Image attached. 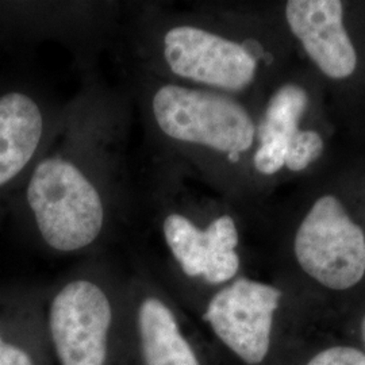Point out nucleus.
Wrapping results in <instances>:
<instances>
[{
	"label": "nucleus",
	"mask_w": 365,
	"mask_h": 365,
	"mask_svg": "<svg viewBox=\"0 0 365 365\" xmlns=\"http://www.w3.org/2000/svg\"><path fill=\"white\" fill-rule=\"evenodd\" d=\"M133 108L130 92L110 87L96 69L81 73V87L11 205L53 252L92 248L131 215Z\"/></svg>",
	"instance_id": "1"
},
{
	"label": "nucleus",
	"mask_w": 365,
	"mask_h": 365,
	"mask_svg": "<svg viewBox=\"0 0 365 365\" xmlns=\"http://www.w3.org/2000/svg\"><path fill=\"white\" fill-rule=\"evenodd\" d=\"M119 36L131 71L232 96L255 83L264 56L257 39L229 37L160 3L135 4Z\"/></svg>",
	"instance_id": "2"
},
{
	"label": "nucleus",
	"mask_w": 365,
	"mask_h": 365,
	"mask_svg": "<svg viewBox=\"0 0 365 365\" xmlns=\"http://www.w3.org/2000/svg\"><path fill=\"white\" fill-rule=\"evenodd\" d=\"M129 92L153 156L182 165L212 156L238 167L256 144V122L235 96L137 71Z\"/></svg>",
	"instance_id": "3"
},
{
	"label": "nucleus",
	"mask_w": 365,
	"mask_h": 365,
	"mask_svg": "<svg viewBox=\"0 0 365 365\" xmlns=\"http://www.w3.org/2000/svg\"><path fill=\"white\" fill-rule=\"evenodd\" d=\"M133 211L150 217L184 276L218 286L238 274L237 222L226 212L205 225L196 221L182 197L178 168L170 160L150 155L144 179L135 184Z\"/></svg>",
	"instance_id": "4"
},
{
	"label": "nucleus",
	"mask_w": 365,
	"mask_h": 365,
	"mask_svg": "<svg viewBox=\"0 0 365 365\" xmlns=\"http://www.w3.org/2000/svg\"><path fill=\"white\" fill-rule=\"evenodd\" d=\"M57 103L26 86L0 91V215L11 210L14 199L64 115Z\"/></svg>",
	"instance_id": "5"
},
{
	"label": "nucleus",
	"mask_w": 365,
	"mask_h": 365,
	"mask_svg": "<svg viewBox=\"0 0 365 365\" xmlns=\"http://www.w3.org/2000/svg\"><path fill=\"white\" fill-rule=\"evenodd\" d=\"M295 255L318 283L333 289L356 286L365 272V237L337 197H319L300 223Z\"/></svg>",
	"instance_id": "6"
},
{
	"label": "nucleus",
	"mask_w": 365,
	"mask_h": 365,
	"mask_svg": "<svg viewBox=\"0 0 365 365\" xmlns=\"http://www.w3.org/2000/svg\"><path fill=\"white\" fill-rule=\"evenodd\" d=\"M113 303L90 277L69 280L53 297L49 327L61 365H103Z\"/></svg>",
	"instance_id": "7"
},
{
	"label": "nucleus",
	"mask_w": 365,
	"mask_h": 365,
	"mask_svg": "<svg viewBox=\"0 0 365 365\" xmlns=\"http://www.w3.org/2000/svg\"><path fill=\"white\" fill-rule=\"evenodd\" d=\"M280 297V291L269 284L240 277L210 299L205 319L238 357L260 364L269 351Z\"/></svg>",
	"instance_id": "8"
},
{
	"label": "nucleus",
	"mask_w": 365,
	"mask_h": 365,
	"mask_svg": "<svg viewBox=\"0 0 365 365\" xmlns=\"http://www.w3.org/2000/svg\"><path fill=\"white\" fill-rule=\"evenodd\" d=\"M286 18L307 54L329 78L351 76L357 54L342 22L339 0H291Z\"/></svg>",
	"instance_id": "9"
},
{
	"label": "nucleus",
	"mask_w": 365,
	"mask_h": 365,
	"mask_svg": "<svg viewBox=\"0 0 365 365\" xmlns=\"http://www.w3.org/2000/svg\"><path fill=\"white\" fill-rule=\"evenodd\" d=\"M307 106V93L295 84L280 87L271 96L260 123L256 125L257 148L252 167L259 175L272 176L286 163L287 145L298 129Z\"/></svg>",
	"instance_id": "10"
},
{
	"label": "nucleus",
	"mask_w": 365,
	"mask_h": 365,
	"mask_svg": "<svg viewBox=\"0 0 365 365\" xmlns=\"http://www.w3.org/2000/svg\"><path fill=\"white\" fill-rule=\"evenodd\" d=\"M137 318L145 365H200L182 337L175 314L161 298L145 297Z\"/></svg>",
	"instance_id": "11"
},
{
	"label": "nucleus",
	"mask_w": 365,
	"mask_h": 365,
	"mask_svg": "<svg viewBox=\"0 0 365 365\" xmlns=\"http://www.w3.org/2000/svg\"><path fill=\"white\" fill-rule=\"evenodd\" d=\"M324 141L317 131L297 130L287 145L284 167L288 170H303L321 156Z\"/></svg>",
	"instance_id": "12"
},
{
	"label": "nucleus",
	"mask_w": 365,
	"mask_h": 365,
	"mask_svg": "<svg viewBox=\"0 0 365 365\" xmlns=\"http://www.w3.org/2000/svg\"><path fill=\"white\" fill-rule=\"evenodd\" d=\"M307 365H365V354L348 346H336L318 353Z\"/></svg>",
	"instance_id": "13"
},
{
	"label": "nucleus",
	"mask_w": 365,
	"mask_h": 365,
	"mask_svg": "<svg viewBox=\"0 0 365 365\" xmlns=\"http://www.w3.org/2000/svg\"><path fill=\"white\" fill-rule=\"evenodd\" d=\"M0 365H34V363L25 349L4 341L0 334Z\"/></svg>",
	"instance_id": "14"
},
{
	"label": "nucleus",
	"mask_w": 365,
	"mask_h": 365,
	"mask_svg": "<svg viewBox=\"0 0 365 365\" xmlns=\"http://www.w3.org/2000/svg\"><path fill=\"white\" fill-rule=\"evenodd\" d=\"M361 329H363V339H364L365 342V318L364 321H363V327H361Z\"/></svg>",
	"instance_id": "15"
}]
</instances>
